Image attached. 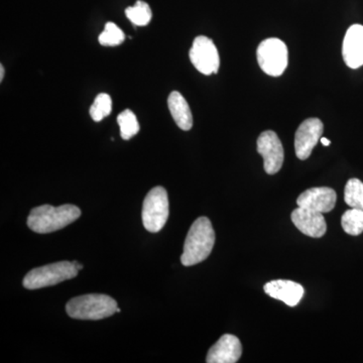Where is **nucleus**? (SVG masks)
I'll use <instances>...</instances> for the list:
<instances>
[{
    "label": "nucleus",
    "instance_id": "f257e3e1",
    "mask_svg": "<svg viewBox=\"0 0 363 363\" xmlns=\"http://www.w3.org/2000/svg\"><path fill=\"white\" fill-rule=\"evenodd\" d=\"M215 233L211 221L200 217L192 224L186 238L181 262L183 266L192 267L207 259L213 250Z\"/></svg>",
    "mask_w": 363,
    "mask_h": 363
},
{
    "label": "nucleus",
    "instance_id": "f03ea898",
    "mask_svg": "<svg viewBox=\"0 0 363 363\" xmlns=\"http://www.w3.org/2000/svg\"><path fill=\"white\" fill-rule=\"evenodd\" d=\"M80 216L81 210L75 205L65 204L59 207L42 205L30 211L28 226L33 233H51L73 223Z\"/></svg>",
    "mask_w": 363,
    "mask_h": 363
},
{
    "label": "nucleus",
    "instance_id": "7ed1b4c3",
    "mask_svg": "<svg viewBox=\"0 0 363 363\" xmlns=\"http://www.w3.org/2000/svg\"><path fill=\"white\" fill-rule=\"evenodd\" d=\"M117 302L104 294H89L71 298L66 305L67 314L73 319L101 320L117 313Z\"/></svg>",
    "mask_w": 363,
    "mask_h": 363
},
{
    "label": "nucleus",
    "instance_id": "20e7f679",
    "mask_svg": "<svg viewBox=\"0 0 363 363\" xmlns=\"http://www.w3.org/2000/svg\"><path fill=\"white\" fill-rule=\"evenodd\" d=\"M77 267L73 262H55L48 266L37 267L26 274L23 285L28 290H38L45 286H55L64 281H68L77 277Z\"/></svg>",
    "mask_w": 363,
    "mask_h": 363
},
{
    "label": "nucleus",
    "instance_id": "39448f33",
    "mask_svg": "<svg viewBox=\"0 0 363 363\" xmlns=\"http://www.w3.org/2000/svg\"><path fill=\"white\" fill-rule=\"evenodd\" d=\"M143 223L150 233H159L169 218V199L166 189L157 186L145 196L143 206Z\"/></svg>",
    "mask_w": 363,
    "mask_h": 363
},
{
    "label": "nucleus",
    "instance_id": "423d86ee",
    "mask_svg": "<svg viewBox=\"0 0 363 363\" xmlns=\"http://www.w3.org/2000/svg\"><path fill=\"white\" fill-rule=\"evenodd\" d=\"M260 69L272 77H279L289 63V51L285 43L276 38L260 43L257 52Z\"/></svg>",
    "mask_w": 363,
    "mask_h": 363
},
{
    "label": "nucleus",
    "instance_id": "0eeeda50",
    "mask_svg": "<svg viewBox=\"0 0 363 363\" xmlns=\"http://www.w3.org/2000/svg\"><path fill=\"white\" fill-rule=\"evenodd\" d=\"M189 56L195 68L204 75L216 74L219 70L220 58L218 50L213 40L205 35L196 38Z\"/></svg>",
    "mask_w": 363,
    "mask_h": 363
},
{
    "label": "nucleus",
    "instance_id": "6e6552de",
    "mask_svg": "<svg viewBox=\"0 0 363 363\" xmlns=\"http://www.w3.org/2000/svg\"><path fill=\"white\" fill-rule=\"evenodd\" d=\"M257 152L264 159V171L269 175H274L284 164L283 145L274 131H264L257 140Z\"/></svg>",
    "mask_w": 363,
    "mask_h": 363
},
{
    "label": "nucleus",
    "instance_id": "1a4fd4ad",
    "mask_svg": "<svg viewBox=\"0 0 363 363\" xmlns=\"http://www.w3.org/2000/svg\"><path fill=\"white\" fill-rule=\"evenodd\" d=\"M324 125L319 118H308L301 123L295 135V152L298 159L305 161L323 135Z\"/></svg>",
    "mask_w": 363,
    "mask_h": 363
},
{
    "label": "nucleus",
    "instance_id": "9d476101",
    "mask_svg": "<svg viewBox=\"0 0 363 363\" xmlns=\"http://www.w3.org/2000/svg\"><path fill=\"white\" fill-rule=\"evenodd\" d=\"M337 195L333 189L328 187L311 188L298 196V207L313 210L319 213H328L335 207Z\"/></svg>",
    "mask_w": 363,
    "mask_h": 363
},
{
    "label": "nucleus",
    "instance_id": "9b49d317",
    "mask_svg": "<svg viewBox=\"0 0 363 363\" xmlns=\"http://www.w3.org/2000/svg\"><path fill=\"white\" fill-rule=\"evenodd\" d=\"M291 218L294 225L310 238H320L326 233L327 224L323 213L298 207L292 212Z\"/></svg>",
    "mask_w": 363,
    "mask_h": 363
},
{
    "label": "nucleus",
    "instance_id": "f8f14e48",
    "mask_svg": "<svg viewBox=\"0 0 363 363\" xmlns=\"http://www.w3.org/2000/svg\"><path fill=\"white\" fill-rule=\"evenodd\" d=\"M242 354L240 339L231 334H224L208 352V363H235Z\"/></svg>",
    "mask_w": 363,
    "mask_h": 363
},
{
    "label": "nucleus",
    "instance_id": "ddd939ff",
    "mask_svg": "<svg viewBox=\"0 0 363 363\" xmlns=\"http://www.w3.org/2000/svg\"><path fill=\"white\" fill-rule=\"evenodd\" d=\"M264 290L269 297L281 301L290 307L297 306L305 294L304 286L289 279L269 281L264 285Z\"/></svg>",
    "mask_w": 363,
    "mask_h": 363
},
{
    "label": "nucleus",
    "instance_id": "4468645a",
    "mask_svg": "<svg viewBox=\"0 0 363 363\" xmlns=\"http://www.w3.org/2000/svg\"><path fill=\"white\" fill-rule=\"evenodd\" d=\"M342 56L351 69L363 65V26L353 25L348 28L343 40Z\"/></svg>",
    "mask_w": 363,
    "mask_h": 363
},
{
    "label": "nucleus",
    "instance_id": "2eb2a0df",
    "mask_svg": "<svg viewBox=\"0 0 363 363\" xmlns=\"http://www.w3.org/2000/svg\"><path fill=\"white\" fill-rule=\"evenodd\" d=\"M168 106L172 117L181 130H190L193 126V116L185 98L178 91H173L168 98Z\"/></svg>",
    "mask_w": 363,
    "mask_h": 363
},
{
    "label": "nucleus",
    "instance_id": "dca6fc26",
    "mask_svg": "<svg viewBox=\"0 0 363 363\" xmlns=\"http://www.w3.org/2000/svg\"><path fill=\"white\" fill-rule=\"evenodd\" d=\"M341 225L346 233L352 236L360 235L363 233V210L351 208L342 215Z\"/></svg>",
    "mask_w": 363,
    "mask_h": 363
},
{
    "label": "nucleus",
    "instance_id": "f3484780",
    "mask_svg": "<svg viewBox=\"0 0 363 363\" xmlns=\"http://www.w3.org/2000/svg\"><path fill=\"white\" fill-rule=\"evenodd\" d=\"M125 14L128 20L135 26H145L149 25L152 21V9L147 2L138 0L133 6L125 9Z\"/></svg>",
    "mask_w": 363,
    "mask_h": 363
},
{
    "label": "nucleus",
    "instance_id": "a211bd4d",
    "mask_svg": "<svg viewBox=\"0 0 363 363\" xmlns=\"http://www.w3.org/2000/svg\"><path fill=\"white\" fill-rule=\"evenodd\" d=\"M117 123L121 128V135L124 140H130L131 138L138 135L140 131V123L135 114L130 109L121 112L117 117Z\"/></svg>",
    "mask_w": 363,
    "mask_h": 363
},
{
    "label": "nucleus",
    "instance_id": "6ab92c4d",
    "mask_svg": "<svg viewBox=\"0 0 363 363\" xmlns=\"http://www.w3.org/2000/svg\"><path fill=\"white\" fill-rule=\"evenodd\" d=\"M344 200L351 208L363 210V183L358 179H350L344 190Z\"/></svg>",
    "mask_w": 363,
    "mask_h": 363
},
{
    "label": "nucleus",
    "instance_id": "aec40b11",
    "mask_svg": "<svg viewBox=\"0 0 363 363\" xmlns=\"http://www.w3.org/2000/svg\"><path fill=\"white\" fill-rule=\"evenodd\" d=\"M112 111V100L106 93H100L95 98L94 102L90 107V116L93 121L99 123L105 117L108 116Z\"/></svg>",
    "mask_w": 363,
    "mask_h": 363
},
{
    "label": "nucleus",
    "instance_id": "412c9836",
    "mask_svg": "<svg viewBox=\"0 0 363 363\" xmlns=\"http://www.w3.org/2000/svg\"><path fill=\"white\" fill-rule=\"evenodd\" d=\"M125 35L121 28L113 23H107L104 30L99 35L100 45L104 47H116L123 44Z\"/></svg>",
    "mask_w": 363,
    "mask_h": 363
},
{
    "label": "nucleus",
    "instance_id": "4be33fe9",
    "mask_svg": "<svg viewBox=\"0 0 363 363\" xmlns=\"http://www.w3.org/2000/svg\"><path fill=\"white\" fill-rule=\"evenodd\" d=\"M321 143H323L324 145H326V147H328V145H330V140H327V138H321Z\"/></svg>",
    "mask_w": 363,
    "mask_h": 363
},
{
    "label": "nucleus",
    "instance_id": "5701e85b",
    "mask_svg": "<svg viewBox=\"0 0 363 363\" xmlns=\"http://www.w3.org/2000/svg\"><path fill=\"white\" fill-rule=\"evenodd\" d=\"M4 67L0 65V81L4 80Z\"/></svg>",
    "mask_w": 363,
    "mask_h": 363
},
{
    "label": "nucleus",
    "instance_id": "b1692460",
    "mask_svg": "<svg viewBox=\"0 0 363 363\" xmlns=\"http://www.w3.org/2000/svg\"><path fill=\"white\" fill-rule=\"evenodd\" d=\"M73 262L74 266H75L76 267H77L78 271H81V269H83V266H82V264H79V262H76V260H75V262Z\"/></svg>",
    "mask_w": 363,
    "mask_h": 363
},
{
    "label": "nucleus",
    "instance_id": "393cba45",
    "mask_svg": "<svg viewBox=\"0 0 363 363\" xmlns=\"http://www.w3.org/2000/svg\"><path fill=\"white\" fill-rule=\"evenodd\" d=\"M121 310L119 309V308H117V313H121Z\"/></svg>",
    "mask_w": 363,
    "mask_h": 363
}]
</instances>
